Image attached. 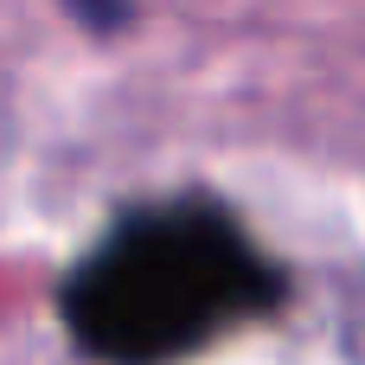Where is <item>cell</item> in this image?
Wrapping results in <instances>:
<instances>
[{
  "label": "cell",
  "mask_w": 365,
  "mask_h": 365,
  "mask_svg": "<svg viewBox=\"0 0 365 365\" xmlns=\"http://www.w3.org/2000/svg\"><path fill=\"white\" fill-rule=\"evenodd\" d=\"M289 302L282 263L218 199L128 205L64 276L58 314L96 365H186Z\"/></svg>",
  "instance_id": "cell-1"
},
{
  "label": "cell",
  "mask_w": 365,
  "mask_h": 365,
  "mask_svg": "<svg viewBox=\"0 0 365 365\" xmlns=\"http://www.w3.org/2000/svg\"><path fill=\"white\" fill-rule=\"evenodd\" d=\"M71 13H77L83 26H96V32H109V26H122L128 0H71Z\"/></svg>",
  "instance_id": "cell-2"
}]
</instances>
